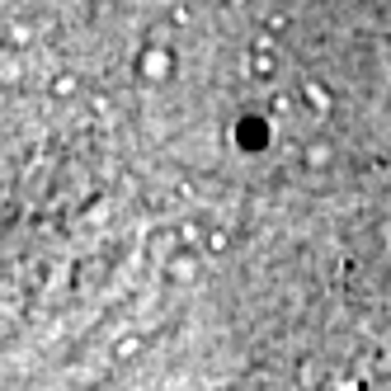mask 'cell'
<instances>
[{"label":"cell","instance_id":"cell-1","mask_svg":"<svg viewBox=\"0 0 391 391\" xmlns=\"http://www.w3.org/2000/svg\"><path fill=\"white\" fill-rule=\"evenodd\" d=\"M250 66H255V76H274V52H269V43H259V47H255Z\"/></svg>","mask_w":391,"mask_h":391}]
</instances>
